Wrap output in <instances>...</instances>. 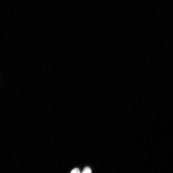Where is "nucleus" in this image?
<instances>
[{"label":"nucleus","instance_id":"obj_1","mask_svg":"<svg viewBox=\"0 0 173 173\" xmlns=\"http://www.w3.org/2000/svg\"><path fill=\"white\" fill-rule=\"evenodd\" d=\"M81 173H92L91 169L89 167H85Z\"/></svg>","mask_w":173,"mask_h":173},{"label":"nucleus","instance_id":"obj_2","mask_svg":"<svg viewBox=\"0 0 173 173\" xmlns=\"http://www.w3.org/2000/svg\"><path fill=\"white\" fill-rule=\"evenodd\" d=\"M70 173H80V172L79 169L75 168L72 170Z\"/></svg>","mask_w":173,"mask_h":173}]
</instances>
